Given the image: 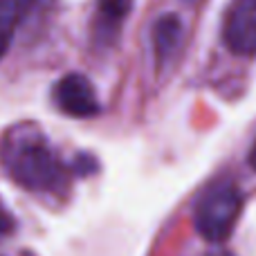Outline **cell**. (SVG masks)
<instances>
[{"mask_svg":"<svg viewBox=\"0 0 256 256\" xmlns=\"http://www.w3.org/2000/svg\"><path fill=\"white\" fill-rule=\"evenodd\" d=\"M132 7V0H97V18H94V38L108 45L115 40L120 25L124 22Z\"/></svg>","mask_w":256,"mask_h":256,"instance_id":"obj_5","label":"cell"},{"mask_svg":"<svg viewBox=\"0 0 256 256\" xmlns=\"http://www.w3.org/2000/svg\"><path fill=\"white\" fill-rule=\"evenodd\" d=\"M54 102L70 117H94L99 112V99L92 84L84 74H66L56 81Z\"/></svg>","mask_w":256,"mask_h":256,"instance_id":"obj_4","label":"cell"},{"mask_svg":"<svg viewBox=\"0 0 256 256\" xmlns=\"http://www.w3.org/2000/svg\"><path fill=\"white\" fill-rule=\"evenodd\" d=\"M12 232H14V218L0 207V240L7 238Z\"/></svg>","mask_w":256,"mask_h":256,"instance_id":"obj_8","label":"cell"},{"mask_svg":"<svg viewBox=\"0 0 256 256\" xmlns=\"http://www.w3.org/2000/svg\"><path fill=\"white\" fill-rule=\"evenodd\" d=\"M222 38L238 56L256 54V0H234L227 9Z\"/></svg>","mask_w":256,"mask_h":256,"instance_id":"obj_3","label":"cell"},{"mask_svg":"<svg viewBox=\"0 0 256 256\" xmlns=\"http://www.w3.org/2000/svg\"><path fill=\"white\" fill-rule=\"evenodd\" d=\"M0 158L14 182L34 194H63L70 171L36 128L18 126L4 137Z\"/></svg>","mask_w":256,"mask_h":256,"instance_id":"obj_1","label":"cell"},{"mask_svg":"<svg viewBox=\"0 0 256 256\" xmlns=\"http://www.w3.org/2000/svg\"><path fill=\"white\" fill-rule=\"evenodd\" d=\"M207 256H230V254H207Z\"/></svg>","mask_w":256,"mask_h":256,"instance_id":"obj_11","label":"cell"},{"mask_svg":"<svg viewBox=\"0 0 256 256\" xmlns=\"http://www.w3.org/2000/svg\"><path fill=\"white\" fill-rule=\"evenodd\" d=\"M250 166L256 171V142H254V146H252V150H250Z\"/></svg>","mask_w":256,"mask_h":256,"instance_id":"obj_10","label":"cell"},{"mask_svg":"<svg viewBox=\"0 0 256 256\" xmlns=\"http://www.w3.org/2000/svg\"><path fill=\"white\" fill-rule=\"evenodd\" d=\"M9 43H12V36H0V56H2V54L7 52Z\"/></svg>","mask_w":256,"mask_h":256,"instance_id":"obj_9","label":"cell"},{"mask_svg":"<svg viewBox=\"0 0 256 256\" xmlns=\"http://www.w3.org/2000/svg\"><path fill=\"white\" fill-rule=\"evenodd\" d=\"M243 209V194L232 180L204 186L194 204V227L209 243H225Z\"/></svg>","mask_w":256,"mask_h":256,"instance_id":"obj_2","label":"cell"},{"mask_svg":"<svg viewBox=\"0 0 256 256\" xmlns=\"http://www.w3.org/2000/svg\"><path fill=\"white\" fill-rule=\"evenodd\" d=\"M30 7L32 0H0V36H14V30Z\"/></svg>","mask_w":256,"mask_h":256,"instance_id":"obj_7","label":"cell"},{"mask_svg":"<svg viewBox=\"0 0 256 256\" xmlns=\"http://www.w3.org/2000/svg\"><path fill=\"white\" fill-rule=\"evenodd\" d=\"M182 20L178 16H162L153 27V48H155V58L162 66L164 61L173 56L182 40Z\"/></svg>","mask_w":256,"mask_h":256,"instance_id":"obj_6","label":"cell"}]
</instances>
